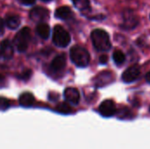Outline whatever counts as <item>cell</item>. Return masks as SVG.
I'll return each instance as SVG.
<instances>
[{
    "instance_id": "26",
    "label": "cell",
    "mask_w": 150,
    "mask_h": 149,
    "mask_svg": "<svg viewBox=\"0 0 150 149\" xmlns=\"http://www.w3.org/2000/svg\"><path fill=\"white\" fill-rule=\"evenodd\" d=\"M4 81V77L2 75H0V83H2Z\"/></svg>"
},
{
    "instance_id": "23",
    "label": "cell",
    "mask_w": 150,
    "mask_h": 149,
    "mask_svg": "<svg viewBox=\"0 0 150 149\" xmlns=\"http://www.w3.org/2000/svg\"><path fill=\"white\" fill-rule=\"evenodd\" d=\"M4 21L0 18V36L4 34Z\"/></svg>"
},
{
    "instance_id": "8",
    "label": "cell",
    "mask_w": 150,
    "mask_h": 149,
    "mask_svg": "<svg viewBox=\"0 0 150 149\" xmlns=\"http://www.w3.org/2000/svg\"><path fill=\"white\" fill-rule=\"evenodd\" d=\"M13 54H14V49L10 40H3L0 44V55L5 60H10L13 56Z\"/></svg>"
},
{
    "instance_id": "25",
    "label": "cell",
    "mask_w": 150,
    "mask_h": 149,
    "mask_svg": "<svg viewBox=\"0 0 150 149\" xmlns=\"http://www.w3.org/2000/svg\"><path fill=\"white\" fill-rule=\"evenodd\" d=\"M145 78H146V81H147L148 83H150V71H149V72L146 74Z\"/></svg>"
},
{
    "instance_id": "5",
    "label": "cell",
    "mask_w": 150,
    "mask_h": 149,
    "mask_svg": "<svg viewBox=\"0 0 150 149\" xmlns=\"http://www.w3.org/2000/svg\"><path fill=\"white\" fill-rule=\"evenodd\" d=\"M98 112L105 118L112 117L116 113V105L112 100H105L100 104L98 107Z\"/></svg>"
},
{
    "instance_id": "12",
    "label": "cell",
    "mask_w": 150,
    "mask_h": 149,
    "mask_svg": "<svg viewBox=\"0 0 150 149\" xmlns=\"http://www.w3.org/2000/svg\"><path fill=\"white\" fill-rule=\"evenodd\" d=\"M55 18H59V19H62V20H67L69 19L70 18H72L73 16V12L70 10L69 7L68 6H62L60 8H58L55 12H54Z\"/></svg>"
},
{
    "instance_id": "18",
    "label": "cell",
    "mask_w": 150,
    "mask_h": 149,
    "mask_svg": "<svg viewBox=\"0 0 150 149\" xmlns=\"http://www.w3.org/2000/svg\"><path fill=\"white\" fill-rule=\"evenodd\" d=\"M56 111L62 114H69L71 112L72 109L70 107V105L67 103H60L57 106H56Z\"/></svg>"
},
{
    "instance_id": "22",
    "label": "cell",
    "mask_w": 150,
    "mask_h": 149,
    "mask_svg": "<svg viewBox=\"0 0 150 149\" xmlns=\"http://www.w3.org/2000/svg\"><path fill=\"white\" fill-rule=\"evenodd\" d=\"M18 1L25 5H32L35 3V0H18Z\"/></svg>"
},
{
    "instance_id": "15",
    "label": "cell",
    "mask_w": 150,
    "mask_h": 149,
    "mask_svg": "<svg viewBox=\"0 0 150 149\" xmlns=\"http://www.w3.org/2000/svg\"><path fill=\"white\" fill-rule=\"evenodd\" d=\"M36 32L38 33V35L44 39V40H47L48 39L49 37V34H50V27L46 23H40L37 27H36Z\"/></svg>"
},
{
    "instance_id": "19",
    "label": "cell",
    "mask_w": 150,
    "mask_h": 149,
    "mask_svg": "<svg viewBox=\"0 0 150 149\" xmlns=\"http://www.w3.org/2000/svg\"><path fill=\"white\" fill-rule=\"evenodd\" d=\"M112 59H113V61H114V62L116 64H122L125 61L126 57H125V54L121 51L116 50L112 54Z\"/></svg>"
},
{
    "instance_id": "7",
    "label": "cell",
    "mask_w": 150,
    "mask_h": 149,
    "mask_svg": "<svg viewBox=\"0 0 150 149\" xmlns=\"http://www.w3.org/2000/svg\"><path fill=\"white\" fill-rule=\"evenodd\" d=\"M140 73H141L140 67L137 65H134L128 68L127 69H126V71L122 75V79L125 83H133L139 77Z\"/></svg>"
},
{
    "instance_id": "4",
    "label": "cell",
    "mask_w": 150,
    "mask_h": 149,
    "mask_svg": "<svg viewBox=\"0 0 150 149\" xmlns=\"http://www.w3.org/2000/svg\"><path fill=\"white\" fill-rule=\"evenodd\" d=\"M69 33L61 25H57L53 30V42L59 47H65L70 42Z\"/></svg>"
},
{
    "instance_id": "16",
    "label": "cell",
    "mask_w": 150,
    "mask_h": 149,
    "mask_svg": "<svg viewBox=\"0 0 150 149\" xmlns=\"http://www.w3.org/2000/svg\"><path fill=\"white\" fill-rule=\"evenodd\" d=\"M112 79V75L111 72H108V71H105L101 74L98 75V76L97 77L96 79V82H97V84L99 85V86H103V84H105V81L106 82V83H110V80Z\"/></svg>"
},
{
    "instance_id": "9",
    "label": "cell",
    "mask_w": 150,
    "mask_h": 149,
    "mask_svg": "<svg viewBox=\"0 0 150 149\" xmlns=\"http://www.w3.org/2000/svg\"><path fill=\"white\" fill-rule=\"evenodd\" d=\"M64 97L68 103L74 105H78L80 101V94L76 88H67L64 90Z\"/></svg>"
},
{
    "instance_id": "6",
    "label": "cell",
    "mask_w": 150,
    "mask_h": 149,
    "mask_svg": "<svg viewBox=\"0 0 150 149\" xmlns=\"http://www.w3.org/2000/svg\"><path fill=\"white\" fill-rule=\"evenodd\" d=\"M48 15H49L48 10L40 6L34 7L30 11V18L34 22L41 23L48 18Z\"/></svg>"
},
{
    "instance_id": "1",
    "label": "cell",
    "mask_w": 150,
    "mask_h": 149,
    "mask_svg": "<svg viewBox=\"0 0 150 149\" xmlns=\"http://www.w3.org/2000/svg\"><path fill=\"white\" fill-rule=\"evenodd\" d=\"M91 38L94 47L98 51H108L112 47L109 34L103 29H95L92 31Z\"/></svg>"
},
{
    "instance_id": "11",
    "label": "cell",
    "mask_w": 150,
    "mask_h": 149,
    "mask_svg": "<svg viewBox=\"0 0 150 149\" xmlns=\"http://www.w3.org/2000/svg\"><path fill=\"white\" fill-rule=\"evenodd\" d=\"M66 66V57L64 54H59L52 61L50 69L54 72H59L62 70Z\"/></svg>"
},
{
    "instance_id": "13",
    "label": "cell",
    "mask_w": 150,
    "mask_h": 149,
    "mask_svg": "<svg viewBox=\"0 0 150 149\" xmlns=\"http://www.w3.org/2000/svg\"><path fill=\"white\" fill-rule=\"evenodd\" d=\"M20 23H21L20 18L17 15H8L4 19V24L9 29L11 30L17 29L20 25Z\"/></svg>"
},
{
    "instance_id": "24",
    "label": "cell",
    "mask_w": 150,
    "mask_h": 149,
    "mask_svg": "<svg viewBox=\"0 0 150 149\" xmlns=\"http://www.w3.org/2000/svg\"><path fill=\"white\" fill-rule=\"evenodd\" d=\"M108 61V57L106 55H101L100 58H99V62L101 64H105Z\"/></svg>"
},
{
    "instance_id": "17",
    "label": "cell",
    "mask_w": 150,
    "mask_h": 149,
    "mask_svg": "<svg viewBox=\"0 0 150 149\" xmlns=\"http://www.w3.org/2000/svg\"><path fill=\"white\" fill-rule=\"evenodd\" d=\"M73 4L80 11H85L90 8V1L89 0H71Z\"/></svg>"
},
{
    "instance_id": "14",
    "label": "cell",
    "mask_w": 150,
    "mask_h": 149,
    "mask_svg": "<svg viewBox=\"0 0 150 149\" xmlns=\"http://www.w3.org/2000/svg\"><path fill=\"white\" fill-rule=\"evenodd\" d=\"M18 101L23 107H30L34 104V97L30 92H24L20 95Z\"/></svg>"
},
{
    "instance_id": "10",
    "label": "cell",
    "mask_w": 150,
    "mask_h": 149,
    "mask_svg": "<svg viewBox=\"0 0 150 149\" xmlns=\"http://www.w3.org/2000/svg\"><path fill=\"white\" fill-rule=\"evenodd\" d=\"M138 24L136 15L132 11H127L124 13V23L123 27L127 29H133Z\"/></svg>"
},
{
    "instance_id": "2",
    "label": "cell",
    "mask_w": 150,
    "mask_h": 149,
    "mask_svg": "<svg viewBox=\"0 0 150 149\" xmlns=\"http://www.w3.org/2000/svg\"><path fill=\"white\" fill-rule=\"evenodd\" d=\"M69 54L71 61L77 67L84 68L90 63V54L85 48L80 46H74L71 47Z\"/></svg>"
},
{
    "instance_id": "20",
    "label": "cell",
    "mask_w": 150,
    "mask_h": 149,
    "mask_svg": "<svg viewBox=\"0 0 150 149\" xmlns=\"http://www.w3.org/2000/svg\"><path fill=\"white\" fill-rule=\"evenodd\" d=\"M10 107V101L4 97H0V111H5Z\"/></svg>"
},
{
    "instance_id": "21",
    "label": "cell",
    "mask_w": 150,
    "mask_h": 149,
    "mask_svg": "<svg viewBox=\"0 0 150 149\" xmlns=\"http://www.w3.org/2000/svg\"><path fill=\"white\" fill-rule=\"evenodd\" d=\"M32 76V70L31 69H25V71H23L19 76H18V78L21 79V80H24V81H26L28 80Z\"/></svg>"
},
{
    "instance_id": "3",
    "label": "cell",
    "mask_w": 150,
    "mask_h": 149,
    "mask_svg": "<svg viewBox=\"0 0 150 149\" xmlns=\"http://www.w3.org/2000/svg\"><path fill=\"white\" fill-rule=\"evenodd\" d=\"M31 39V30L28 27L22 28L15 36L13 43L18 52H25L27 47Z\"/></svg>"
},
{
    "instance_id": "27",
    "label": "cell",
    "mask_w": 150,
    "mask_h": 149,
    "mask_svg": "<svg viewBox=\"0 0 150 149\" xmlns=\"http://www.w3.org/2000/svg\"><path fill=\"white\" fill-rule=\"evenodd\" d=\"M42 1H44V2H48V1H51V0H42Z\"/></svg>"
}]
</instances>
